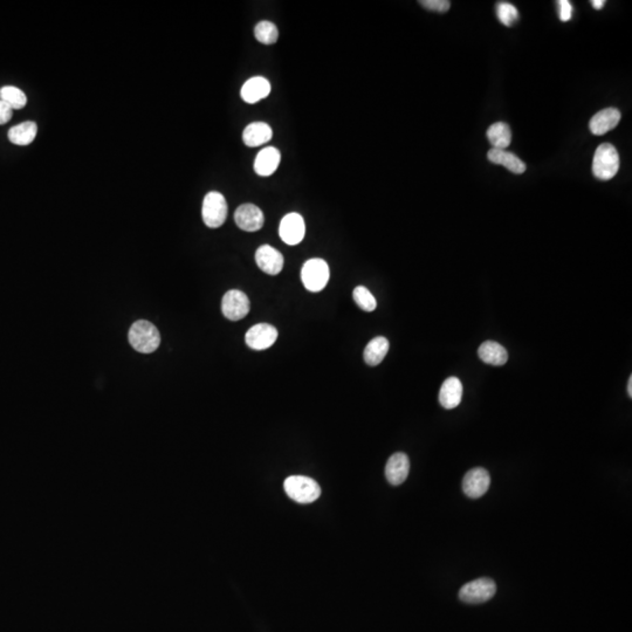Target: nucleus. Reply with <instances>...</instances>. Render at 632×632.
<instances>
[{
    "instance_id": "nucleus-1",
    "label": "nucleus",
    "mask_w": 632,
    "mask_h": 632,
    "mask_svg": "<svg viewBox=\"0 0 632 632\" xmlns=\"http://www.w3.org/2000/svg\"><path fill=\"white\" fill-rule=\"evenodd\" d=\"M129 342L136 352L151 354L160 345V331L149 321L139 320L129 331Z\"/></svg>"
},
{
    "instance_id": "nucleus-2",
    "label": "nucleus",
    "mask_w": 632,
    "mask_h": 632,
    "mask_svg": "<svg viewBox=\"0 0 632 632\" xmlns=\"http://www.w3.org/2000/svg\"><path fill=\"white\" fill-rule=\"evenodd\" d=\"M284 492L298 504H310L321 495V488L315 480L305 476H288L284 480Z\"/></svg>"
},
{
    "instance_id": "nucleus-3",
    "label": "nucleus",
    "mask_w": 632,
    "mask_h": 632,
    "mask_svg": "<svg viewBox=\"0 0 632 632\" xmlns=\"http://www.w3.org/2000/svg\"><path fill=\"white\" fill-rule=\"evenodd\" d=\"M619 170V155L612 144L603 143L593 155V174L600 181H609Z\"/></svg>"
},
{
    "instance_id": "nucleus-4",
    "label": "nucleus",
    "mask_w": 632,
    "mask_h": 632,
    "mask_svg": "<svg viewBox=\"0 0 632 632\" xmlns=\"http://www.w3.org/2000/svg\"><path fill=\"white\" fill-rule=\"evenodd\" d=\"M228 202L221 192H209L202 200V217L207 228H221L228 218Z\"/></svg>"
},
{
    "instance_id": "nucleus-5",
    "label": "nucleus",
    "mask_w": 632,
    "mask_h": 632,
    "mask_svg": "<svg viewBox=\"0 0 632 632\" xmlns=\"http://www.w3.org/2000/svg\"><path fill=\"white\" fill-rule=\"evenodd\" d=\"M329 266L324 259L314 258L303 263L301 270L302 284L309 291H320L329 281Z\"/></svg>"
},
{
    "instance_id": "nucleus-6",
    "label": "nucleus",
    "mask_w": 632,
    "mask_h": 632,
    "mask_svg": "<svg viewBox=\"0 0 632 632\" xmlns=\"http://www.w3.org/2000/svg\"><path fill=\"white\" fill-rule=\"evenodd\" d=\"M497 593V586L493 579L483 577L466 583L459 590V598L469 604L483 603L490 600Z\"/></svg>"
},
{
    "instance_id": "nucleus-7",
    "label": "nucleus",
    "mask_w": 632,
    "mask_h": 632,
    "mask_svg": "<svg viewBox=\"0 0 632 632\" xmlns=\"http://www.w3.org/2000/svg\"><path fill=\"white\" fill-rule=\"evenodd\" d=\"M249 309H251V303H249V296L244 291L231 289L223 296L221 312L228 320H242L249 314Z\"/></svg>"
},
{
    "instance_id": "nucleus-8",
    "label": "nucleus",
    "mask_w": 632,
    "mask_h": 632,
    "mask_svg": "<svg viewBox=\"0 0 632 632\" xmlns=\"http://www.w3.org/2000/svg\"><path fill=\"white\" fill-rule=\"evenodd\" d=\"M305 225L301 214H288L282 218L279 226V235L287 245H298L305 238Z\"/></svg>"
},
{
    "instance_id": "nucleus-9",
    "label": "nucleus",
    "mask_w": 632,
    "mask_h": 632,
    "mask_svg": "<svg viewBox=\"0 0 632 632\" xmlns=\"http://www.w3.org/2000/svg\"><path fill=\"white\" fill-rule=\"evenodd\" d=\"M277 338V328L272 324H258L249 328L246 333V345L253 350H265L275 343Z\"/></svg>"
},
{
    "instance_id": "nucleus-10",
    "label": "nucleus",
    "mask_w": 632,
    "mask_h": 632,
    "mask_svg": "<svg viewBox=\"0 0 632 632\" xmlns=\"http://www.w3.org/2000/svg\"><path fill=\"white\" fill-rule=\"evenodd\" d=\"M490 485V473L483 467H476L466 473L462 480V490L469 497L478 499L486 493Z\"/></svg>"
},
{
    "instance_id": "nucleus-11",
    "label": "nucleus",
    "mask_w": 632,
    "mask_h": 632,
    "mask_svg": "<svg viewBox=\"0 0 632 632\" xmlns=\"http://www.w3.org/2000/svg\"><path fill=\"white\" fill-rule=\"evenodd\" d=\"M235 224L240 230L246 232L259 231L263 226V211L254 204H242L235 209Z\"/></svg>"
},
{
    "instance_id": "nucleus-12",
    "label": "nucleus",
    "mask_w": 632,
    "mask_h": 632,
    "mask_svg": "<svg viewBox=\"0 0 632 632\" xmlns=\"http://www.w3.org/2000/svg\"><path fill=\"white\" fill-rule=\"evenodd\" d=\"M256 265L270 275H277L284 267V256L270 245L260 246L256 253Z\"/></svg>"
},
{
    "instance_id": "nucleus-13",
    "label": "nucleus",
    "mask_w": 632,
    "mask_h": 632,
    "mask_svg": "<svg viewBox=\"0 0 632 632\" xmlns=\"http://www.w3.org/2000/svg\"><path fill=\"white\" fill-rule=\"evenodd\" d=\"M410 471V460L408 455L401 452L391 455L385 466V476L392 486H398L404 483Z\"/></svg>"
},
{
    "instance_id": "nucleus-14",
    "label": "nucleus",
    "mask_w": 632,
    "mask_h": 632,
    "mask_svg": "<svg viewBox=\"0 0 632 632\" xmlns=\"http://www.w3.org/2000/svg\"><path fill=\"white\" fill-rule=\"evenodd\" d=\"M621 121V111L616 108H605L603 111H598L593 115L590 120V132L593 135L602 136L610 132L614 127H617Z\"/></svg>"
},
{
    "instance_id": "nucleus-15",
    "label": "nucleus",
    "mask_w": 632,
    "mask_h": 632,
    "mask_svg": "<svg viewBox=\"0 0 632 632\" xmlns=\"http://www.w3.org/2000/svg\"><path fill=\"white\" fill-rule=\"evenodd\" d=\"M270 83L267 78L263 76H256L251 78L244 83L240 90L242 99L246 103L259 102L260 99H265L270 95Z\"/></svg>"
},
{
    "instance_id": "nucleus-16",
    "label": "nucleus",
    "mask_w": 632,
    "mask_h": 632,
    "mask_svg": "<svg viewBox=\"0 0 632 632\" xmlns=\"http://www.w3.org/2000/svg\"><path fill=\"white\" fill-rule=\"evenodd\" d=\"M280 160V151L273 146H267L256 155L254 171L261 177H268L275 172Z\"/></svg>"
},
{
    "instance_id": "nucleus-17",
    "label": "nucleus",
    "mask_w": 632,
    "mask_h": 632,
    "mask_svg": "<svg viewBox=\"0 0 632 632\" xmlns=\"http://www.w3.org/2000/svg\"><path fill=\"white\" fill-rule=\"evenodd\" d=\"M462 397V384L457 377H448L439 391V403L446 410L455 408L460 404Z\"/></svg>"
},
{
    "instance_id": "nucleus-18",
    "label": "nucleus",
    "mask_w": 632,
    "mask_h": 632,
    "mask_svg": "<svg viewBox=\"0 0 632 632\" xmlns=\"http://www.w3.org/2000/svg\"><path fill=\"white\" fill-rule=\"evenodd\" d=\"M272 136L273 132L270 125L265 122H254L246 127L242 132V141L245 143V146L256 148L270 142Z\"/></svg>"
},
{
    "instance_id": "nucleus-19",
    "label": "nucleus",
    "mask_w": 632,
    "mask_h": 632,
    "mask_svg": "<svg viewBox=\"0 0 632 632\" xmlns=\"http://www.w3.org/2000/svg\"><path fill=\"white\" fill-rule=\"evenodd\" d=\"M487 157H488V160L492 163L502 165V167H506L513 174H523L525 169H527L525 164L516 155L509 153L507 150L494 149V148H492L487 153Z\"/></svg>"
},
{
    "instance_id": "nucleus-20",
    "label": "nucleus",
    "mask_w": 632,
    "mask_h": 632,
    "mask_svg": "<svg viewBox=\"0 0 632 632\" xmlns=\"http://www.w3.org/2000/svg\"><path fill=\"white\" fill-rule=\"evenodd\" d=\"M478 355L483 363L492 366H504L508 361L507 350L494 341L483 342L479 347Z\"/></svg>"
},
{
    "instance_id": "nucleus-21",
    "label": "nucleus",
    "mask_w": 632,
    "mask_h": 632,
    "mask_svg": "<svg viewBox=\"0 0 632 632\" xmlns=\"http://www.w3.org/2000/svg\"><path fill=\"white\" fill-rule=\"evenodd\" d=\"M38 125L36 122H22L8 130V139L15 146H29L36 139Z\"/></svg>"
},
{
    "instance_id": "nucleus-22",
    "label": "nucleus",
    "mask_w": 632,
    "mask_h": 632,
    "mask_svg": "<svg viewBox=\"0 0 632 632\" xmlns=\"http://www.w3.org/2000/svg\"><path fill=\"white\" fill-rule=\"evenodd\" d=\"M389 345H389L387 338H383V336H377V338H373L366 345L364 354H363L366 364L371 366H378L387 356V352H389Z\"/></svg>"
},
{
    "instance_id": "nucleus-23",
    "label": "nucleus",
    "mask_w": 632,
    "mask_h": 632,
    "mask_svg": "<svg viewBox=\"0 0 632 632\" xmlns=\"http://www.w3.org/2000/svg\"><path fill=\"white\" fill-rule=\"evenodd\" d=\"M487 139L494 149H507L511 142V132L509 125L504 122H497L487 130Z\"/></svg>"
},
{
    "instance_id": "nucleus-24",
    "label": "nucleus",
    "mask_w": 632,
    "mask_h": 632,
    "mask_svg": "<svg viewBox=\"0 0 632 632\" xmlns=\"http://www.w3.org/2000/svg\"><path fill=\"white\" fill-rule=\"evenodd\" d=\"M0 99L4 101L13 111L22 109L27 103L25 92H22V89L13 87V85H6L0 89Z\"/></svg>"
},
{
    "instance_id": "nucleus-25",
    "label": "nucleus",
    "mask_w": 632,
    "mask_h": 632,
    "mask_svg": "<svg viewBox=\"0 0 632 632\" xmlns=\"http://www.w3.org/2000/svg\"><path fill=\"white\" fill-rule=\"evenodd\" d=\"M254 36L256 40L263 45H273L277 41L279 31L273 22H260L256 24L254 29Z\"/></svg>"
},
{
    "instance_id": "nucleus-26",
    "label": "nucleus",
    "mask_w": 632,
    "mask_h": 632,
    "mask_svg": "<svg viewBox=\"0 0 632 632\" xmlns=\"http://www.w3.org/2000/svg\"><path fill=\"white\" fill-rule=\"evenodd\" d=\"M352 298L356 305L364 312H373L377 307V301L371 291L364 286H357L352 291Z\"/></svg>"
},
{
    "instance_id": "nucleus-27",
    "label": "nucleus",
    "mask_w": 632,
    "mask_h": 632,
    "mask_svg": "<svg viewBox=\"0 0 632 632\" xmlns=\"http://www.w3.org/2000/svg\"><path fill=\"white\" fill-rule=\"evenodd\" d=\"M497 19L500 20L501 24L504 26H513L515 22H518V8L514 5L506 1H501L497 5Z\"/></svg>"
},
{
    "instance_id": "nucleus-28",
    "label": "nucleus",
    "mask_w": 632,
    "mask_h": 632,
    "mask_svg": "<svg viewBox=\"0 0 632 632\" xmlns=\"http://www.w3.org/2000/svg\"><path fill=\"white\" fill-rule=\"evenodd\" d=\"M419 4L427 10L438 12V13H445L451 8V3L448 0H422V1H419Z\"/></svg>"
},
{
    "instance_id": "nucleus-29",
    "label": "nucleus",
    "mask_w": 632,
    "mask_h": 632,
    "mask_svg": "<svg viewBox=\"0 0 632 632\" xmlns=\"http://www.w3.org/2000/svg\"><path fill=\"white\" fill-rule=\"evenodd\" d=\"M558 15L562 22H569L572 19V5L568 0H560L558 1Z\"/></svg>"
},
{
    "instance_id": "nucleus-30",
    "label": "nucleus",
    "mask_w": 632,
    "mask_h": 632,
    "mask_svg": "<svg viewBox=\"0 0 632 632\" xmlns=\"http://www.w3.org/2000/svg\"><path fill=\"white\" fill-rule=\"evenodd\" d=\"M12 115H13V109L4 101L0 99V125L8 123L11 120Z\"/></svg>"
},
{
    "instance_id": "nucleus-31",
    "label": "nucleus",
    "mask_w": 632,
    "mask_h": 632,
    "mask_svg": "<svg viewBox=\"0 0 632 632\" xmlns=\"http://www.w3.org/2000/svg\"><path fill=\"white\" fill-rule=\"evenodd\" d=\"M591 5H593V8H596V10H600V8H604L605 1H604V0H591Z\"/></svg>"
},
{
    "instance_id": "nucleus-32",
    "label": "nucleus",
    "mask_w": 632,
    "mask_h": 632,
    "mask_svg": "<svg viewBox=\"0 0 632 632\" xmlns=\"http://www.w3.org/2000/svg\"><path fill=\"white\" fill-rule=\"evenodd\" d=\"M628 397H632V376H630V378H628Z\"/></svg>"
}]
</instances>
